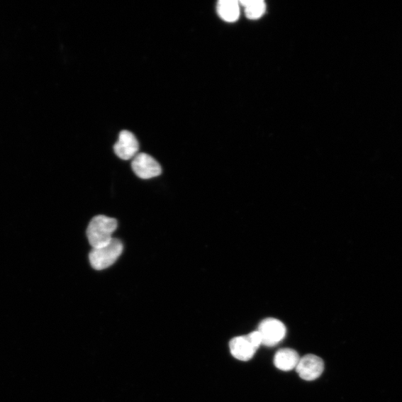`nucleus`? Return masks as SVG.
<instances>
[{"label": "nucleus", "mask_w": 402, "mask_h": 402, "mask_svg": "<svg viewBox=\"0 0 402 402\" xmlns=\"http://www.w3.org/2000/svg\"><path fill=\"white\" fill-rule=\"evenodd\" d=\"M118 226L117 220L104 216H98L92 219L86 230L89 245L98 248L109 244L113 240V233Z\"/></svg>", "instance_id": "1"}, {"label": "nucleus", "mask_w": 402, "mask_h": 402, "mask_svg": "<svg viewBox=\"0 0 402 402\" xmlns=\"http://www.w3.org/2000/svg\"><path fill=\"white\" fill-rule=\"evenodd\" d=\"M123 251V244L117 238L104 246L93 248L89 255V262L96 271L106 269L113 265L121 256Z\"/></svg>", "instance_id": "2"}, {"label": "nucleus", "mask_w": 402, "mask_h": 402, "mask_svg": "<svg viewBox=\"0 0 402 402\" xmlns=\"http://www.w3.org/2000/svg\"><path fill=\"white\" fill-rule=\"evenodd\" d=\"M262 337V345L274 347L279 344L286 335V327L275 318H267L261 322L257 330Z\"/></svg>", "instance_id": "3"}, {"label": "nucleus", "mask_w": 402, "mask_h": 402, "mask_svg": "<svg viewBox=\"0 0 402 402\" xmlns=\"http://www.w3.org/2000/svg\"><path fill=\"white\" fill-rule=\"evenodd\" d=\"M324 370V362L321 357L316 354H306L301 357L296 371L300 377L308 381L318 379Z\"/></svg>", "instance_id": "4"}, {"label": "nucleus", "mask_w": 402, "mask_h": 402, "mask_svg": "<svg viewBox=\"0 0 402 402\" xmlns=\"http://www.w3.org/2000/svg\"><path fill=\"white\" fill-rule=\"evenodd\" d=\"M131 167L134 173L142 179H151L162 173V168L157 161L145 153L138 154L134 157Z\"/></svg>", "instance_id": "5"}, {"label": "nucleus", "mask_w": 402, "mask_h": 402, "mask_svg": "<svg viewBox=\"0 0 402 402\" xmlns=\"http://www.w3.org/2000/svg\"><path fill=\"white\" fill-rule=\"evenodd\" d=\"M138 151L139 143L136 137L128 130H123L114 145L116 155L122 160H128L135 157Z\"/></svg>", "instance_id": "6"}, {"label": "nucleus", "mask_w": 402, "mask_h": 402, "mask_svg": "<svg viewBox=\"0 0 402 402\" xmlns=\"http://www.w3.org/2000/svg\"><path fill=\"white\" fill-rule=\"evenodd\" d=\"M230 350L235 359L247 362L255 356L258 348L252 345L247 335L233 338L230 342Z\"/></svg>", "instance_id": "7"}, {"label": "nucleus", "mask_w": 402, "mask_h": 402, "mask_svg": "<svg viewBox=\"0 0 402 402\" xmlns=\"http://www.w3.org/2000/svg\"><path fill=\"white\" fill-rule=\"evenodd\" d=\"M300 359L296 351L289 348L281 349L274 356V365L281 371H290L296 369Z\"/></svg>", "instance_id": "8"}, {"label": "nucleus", "mask_w": 402, "mask_h": 402, "mask_svg": "<svg viewBox=\"0 0 402 402\" xmlns=\"http://www.w3.org/2000/svg\"><path fill=\"white\" fill-rule=\"evenodd\" d=\"M217 12L223 21L235 22L240 18V2L235 0H220L217 5Z\"/></svg>", "instance_id": "9"}, {"label": "nucleus", "mask_w": 402, "mask_h": 402, "mask_svg": "<svg viewBox=\"0 0 402 402\" xmlns=\"http://www.w3.org/2000/svg\"><path fill=\"white\" fill-rule=\"evenodd\" d=\"M240 4L245 7L246 16L250 20L260 18L266 11V5L262 0H245Z\"/></svg>", "instance_id": "10"}]
</instances>
